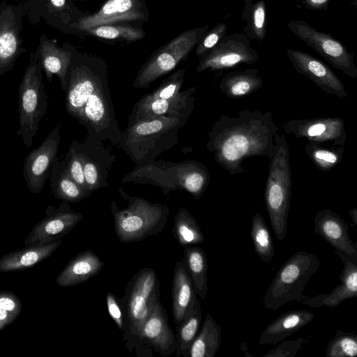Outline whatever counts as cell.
<instances>
[{
  "label": "cell",
  "instance_id": "cell-17",
  "mask_svg": "<svg viewBox=\"0 0 357 357\" xmlns=\"http://www.w3.org/2000/svg\"><path fill=\"white\" fill-rule=\"evenodd\" d=\"M82 155L84 175L86 188L93 191L109 185L107 178L109 171L116 160L103 146L102 140L88 135L83 142H77Z\"/></svg>",
  "mask_w": 357,
  "mask_h": 357
},
{
  "label": "cell",
  "instance_id": "cell-4",
  "mask_svg": "<svg viewBox=\"0 0 357 357\" xmlns=\"http://www.w3.org/2000/svg\"><path fill=\"white\" fill-rule=\"evenodd\" d=\"M128 205L119 209L112 201L110 209L114 218V231L122 243L142 241L148 236L160 234L165 227L169 207L164 204L151 203L139 197H130L119 188Z\"/></svg>",
  "mask_w": 357,
  "mask_h": 357
},
{
  "label": "cell",
  "instance_id": "cell-15",
  "mask_svg": "<svg viewBox=\"0 0 357 357\" xmlns=\"http://www.w3.org/2000/svg\"><path fill=\"white\" fill-rule=\"evenodd\" d=\"M176 344V336L159 298L142 326L136 354L142 355L143 351L146 352L148 349L152 348L155 352L167 357L175 354Z\"/></svg>",
  "mask_w": 357,
  "mask_h": 357
},
{
  "label": "cell",
  "instance_id": "cell-40",
  "mask_svg": "<svg viewBox=\"0 0 357 357\" xmlns=\"http://www.w3.org/2000/svg\"><path fill=\"white\" fill-rule=\"evenodd\" d=\"M357 355V337L354 333L338 330L328 342L326 357H354Z\"/></svg>",
  "mask_w": 357,
  "mask_h": 357
},
{
  "label": "cell",
  "instance_id": "cell-36",
  "mask_svg": "<svg viewBox=\"0 0 357 357\" xmlns=\"http://www.w3.org/2000/svg\"><path fill=\"white\" fill-rule=\"evenodd\" d=\"M250 234L255 252L263 261L269 263L274 257L275 248L269 229L259 213L252 218Z\"/></svg>",
  "mask_w": 357,
  "mask_h": 357
},
{
  "label": "cell",
  "instance_id": "cell-27",
  "mask_svg": "<svg viewBox=\"0 0 357 357\" xmlns=\"http://www.w3.org/2000/svg\"><path fill=\"white\" fill-rule=\"evenodd\" d=\"M56 240L43 245L27 246L15 250L0 258V272L19 271L27 269L48 258L61 244Z\"/></svg>",
  "mask_w": 357,
  "mask_h": 357
},
{
  "label": "cell",
  "instance_id": "cell-3",
  "mask_svg": "<svg viewBox=\"0 0 357 357\" xmlns=\"http://www.w3.org/2000/svg\"><path fill=\"white\" fill-rule=\"evenodd\" d=\"M160 298V282L154 269L139 270L128 282L119 299L123 319V339L129 352L139 343L142 326Z\"/></svg>",
  "mask_w": 357,
  "mask_h": 357
},
{
  "label": "cell",
  "instance_id": "cell-38",
  "mask_svg": "<svg viewBox=\"0 0 357 357\" xmlns=\"http://www.w3.org/2000/svg\"><path fill=\"white\" fill-rule=\"evenodd\" d=\"M245 21L247 24L243 31L248 38L250 40L263 41L267 26V8L264 0L252 2Z\"/></svg>",
  "mask_w": 357,
  "mask_h": 357
},
{
  "label": "cell",
  "instance_id": "cell-13",
  "mask_svg": "<svg viewBox=\"0 0 357 357\" xmlns=\"http://www.w3.org/2000/svg\"><path fill=\"white\" fill-rule=\"evenodd\" d=\"M83 219V215L73 211L69 202L62 201L57 208L48 205L44 218L32 229L24 245H43L56 241L68 234Z\"/></svg>",
  "mask_w": 357,
  "mask_h": 357
},
{
  "label": "cell",
  "instance_id": "cell-30",
  "mask_svg": "<svg viewBox=\"0 0 357 357\" xmlns=\"http://www.w3.org/2000/svg\"><path fill=\"white\" fill-rule=\"evenodd\" d=\"M50 178L52 192L58 199L76 203L91 195L69 176L63 161L61 162L56 157L52 165Z\"/></svg>",
  "mask_w": 357,
  "mask_h": 357
},
{
  "label": "cell",
  "instance_id": "cell-43",
  "mask_svg": "<svg viewBox=\"0 0 357 357\" xmlns=\"http://www.w3.org/2000/svg\"><path fill=\"white\" fill-rule=\"evenodd\" d=\"M185 74V70L183 69L174 72L165 79L157 89L144 96L148 98L166 100L177 96L181 92Z\"/></svg>",
  "mask_w": 357,
  "mask_h": 357
},
{
  "label": "cell",
  "instance_id": "cell-33",
  "mask_svg": "<svg viewBox=\"0 0 357 357\" xmlns=\"http://www.w3.org/2000/svg\"><path fill=\"white\" fill-rule=\"evenodd\" d=\"M31 10L36 11L49 24L63 29L76 20L68 0H30Z\"/></svg>",
  "mask_w": 357,
  "mask_h": 357
},
{
  "label": "cell",
  "instance_id": "cell-21",
  "mask_svg": "<svg viewBox=\"0 0 357 357\" xmlns=\"http://www.w3.org/2000/svg\"><path fill=\"white\" fill-rule=\"evenodd\" d=\"M314 233L328 243L335 250L357 259V245L349 235V227L346 222L330 209L316 213Z\"/></svg>",
  "mask_w": 357,
  "mask_h": 357
},
{
  "label": "cell",
  "instance_id": "cell-7",
  "mask_svg": "<svg viewBox=\"0 0 357 357\" xmlns=\"http://www.w3.org/2000/svg\"><path fill=\"white\" fill-rule=\"evenodd\" d=\"M39 48L31 53L28 66L19 85L18 108L20 135L26 148H30L45 116L47 96L44 90Z\"/></svg>",
  "mask_w": 357,
  "mask_h": 357
},
{
  "label": "cell",
  "instance_id": "cell-19",
  "mask_svg": "<svg viewBox=\"0 0 357 357\" xmlns=\"http://www.w3.org/2000/svg\"><path fill=\"white\" fill-rule=\"evenodd\" d=\"M196 89V87H190L181 91L177 96L167 100L142 96L135 103L128 125L160 116H190L194 109Z\"/></svg>",
  "mask_w": 357,
  "mask_h": 357
},
{
  "label": "cell",
  "instance_id": "cell-1",
  "mask_svg": "<svg viewBox=\"0 0 357 357\" xmlns=\"http://www.w3.org/2000/svg\"><path fill=\"white\" fill-rule=\"evenodd\" d=\"M278 130L271 112L245 109L235 117L220 115L208 134L206 146L215 162L234 176L245 172L242 163L248 158H272Z\"/></svg>",
  "mask_w": 357,
  "mask_h": 357
},
{
  "label": "cell",
  "instance_id": "cell-48",
  "mask_svg": "<svg viewBox=\"0 0 357 357\" xmlns=\"http://www.w3.org/2000/svg\"><path fill=\"white\" fill-rule=\"evenodd\" d=\"M256 0H244V7L243 10V13L241 16L242 20L245 21L246 16L248 13V11L250 8V6Z\"/></svg>",
  "mask_w": 357,
  "mask_h": 357
},
{
  "label": "cell",
  "instance_id": "cell-47",
  "mask_svg": "<svg viewBox=\"0 0 357 357\" xmlns=\"http://www.w3.org/2000/svg\"><path fill=\"white\" fill-rule=\"evenodd\" d=\"M307 9L312 10H326L330 0H296Z\"/></svg>",
  "mask_w": 357,
  "mask_h": 357
},
{
  "label": "cell",
  "instance_id": "cell-6",
  "mask_svg": "<svg viewBox=\"0 0 357 357\" xmlns=\"http://www.w3.org/2000/svg\"><path fill=\"white\" fill-rule=\"evenodd\" d=\"M319 266L318 257L312 253L294 254L280 267L263 297L265 307L276 311L289 302L304 300V289Z\"/></svg>",
  "mask_w": 357,
  "mask_h": 357
},
{
  "label": "cell",
  "instance_id": "cell-26",
  "mask_svg": "<svg viewBox=\"0 0 357 357\" xmlns=\"http://www.w3.org/2000/svg\"><path fill=\"white\" fill-rule=\"evenodd\" d=\"M313 319L314 314L309 310H294L284 312L265 328L259 343L275 344L310 324Z\"/></svg>",
  "mask_w": 357,
  "mask_h": 357
},
{
  "label": "cell",
  "instance_id": "cell-12",
  "mask_svg": "<svg viewBox=\"0 0 357 357\" xmlns=\"http://www.w3.org/2000/svg\"><path fill=\"white\" fill-rule=\"evenodd\" d=\"M25 6L9 4L3 0L0 4V76L11 70L17 59L26 49L20 37Z\"/></svg>",
  "mask_w": 357,
  "mask_h": 357
},
{
  "label": "cell",
  "instance_id": "cell-9",
  "mask_svg": "<svg viewBox=\"0 0 357 357\" xmlns=\"http://www.w3.org/2000/svg\"><path fill=\"white\" fill-rule=\"evenodd\" d=\"M106 76L107 70L102 61L73 52L66 91L68 114L79 120L86 100Z\"/></svg>",
  "mask_w": 357,
  "mask_h": 357
},
{
  "label": "cell",
  "instance_id": "cell-20",
  "mask_svg": "<svg viewBox=\"0 0 357 357\" xmlns=\"http://www.w3.org/2000/svg\"><path fill=\"white\" fill-rule=\"evenodd\" d=\"M286 53L295 70L321 90L340 98L349 97L342 81L324 63L298 50L287 49Z\"/></svg>",
  "mask_w": 357,
  "mask_h": 357
},
{
  "label": "cell",
  "instance_id": "cell-32",
  "mask_svg": "<svg viewBox=\"0 0 357 357\" xmlns=\"http://www.w3.org/2000/svg\"><path fill=\"white\" fill-rule=\"evenodd\" d=\"M183 260L194 284L197 295L204 300L208 292V263L204 250L194 245L185 247Z\"/></svg>",
  "mask_w": 357,
  "mask_h": 357
},
{
  "label": "cell",
  "instance_id": "cell-49",
  "mask_svg": "<svg viewBox=\"0 0 357 357\" xmlns=\"http://www.w3.org/2000/svg\"><path fill=\"white\" fill-rule=\"evenodd\" d=\"M349 215L351 216L354 225H357V208L351 209L349 212Z\"/></svg>",
  "mask_w": 357,
  "mask_h": 357
},
{
  "label": "cell",
  "instance_id": "cell-46",
  "mask_svg": "<svg viewBox=\"0 0 357 357\" xmlns=\"http://www.w3.org/2000/svg\"><path fill=\"white\" fill-rule=\"evenodd\" d=\"M106 303L109 316L122 333L123 331V319L119 299L112 292H107Z\"/></svg>",
  "mask_w": 357,
  "mask_h": 357
},
{
  "label": "cell",
  "instance_id": "cell-37",
  "mask_svg": "<svg viewBox=\"0 0 357 357\" xmlns=\"http://www.w3.org/2000/svg\"><path fill=\"white\" fill-rule=\"evenodd\" d=\"M307 155L319 169L328 172L339 165L343 158L344 149L325 148L320 143L308 141L305 146Z\"/></svg>",
  "mask_w": 357,
  "mask_h": 357
},
{
  "label": "cell",
  "instance_id": "cell-45",
  "mask_svg": "<svg viewBox=\"0 0 357 357\" xmlns=\"http://www.w3.org/2000/svg\"><path fill=\"white\" fill-rule=\"evenodd\" d=\"M281 342L278 346L264 354L263 357H295L305 340L303 337H299L294 340Z\"/></svg>",
  "mask_w": 357,
  "mask_h": 357
},
{
  "label": "cell",
  "instance_id": "cell-10",
  "mask_svg": "<svg viewBox=\"0 0 357 357\" xmlns=\"http://www.w3.org/2000/svg\"><path fill=\"white\" fill-rule=\"evenodd\" d=\"M287 27L294 36L319 54L333 67L352 79L357 77L354 56L340 40L302 20L290 21L287 23Z\"/></svg>",
  "mask_w": 357,
  "mask_h": 357
},
{
  "label": "cell",
  "instance_id": "cell-2",
  "mask_svg": "<svg viewBox=\"0 0 357 357\" xmlns=\"http://www.w3.org/2000/svg\"><path fill=\"white\" fill-rule=\"evenodd\" d=\"M188 118L160 116L136 121L122 132L118 146L137 167L151 164L178 142V132Z\"/></svg>",
  "mask_w": 357,
  "mask_h": 357
},
{
  "label": "cell",
  "instance_id": "cell-44",
  "mask_svg": "<svg viewBox=\"0 0 357 357\" xmlns=\"http://www.w3.org/2000/svg\"><path fill=\"white\" fill-rule=\"evenodd\" d=\"M227 26L224 22L218 23L211 30L206 32L197 43L195 53L197 56L213 48L226 35Z\"/></svg>",
  "mask_w": 357,
  "mask_h": 357
},
{
  "label": "cell",
  "instance_id": "cell-42",
  "mask_svg": "<svg viewBox=\"0 0 357 357\" xmlns=\"http://www.w3.org/2000/svg\"><path fill=\"white\" fill-rule=\"evenodd\" d=\"M63 163L69 176L82 188L88 190L84 179L82 158L76 140L72 142Z\"/></svg>",
  "mask_w": 357,
  "mask_h": 357
},
{
  "label": "cell",
  "instance_id": "cell-29",
  "mask_svg": "<svg viewBox=\"0 0 357 357\" xmlns=\"http://www.w3.org/2000/svg\"><path fill=\"white\" fill-rule=\"evenodd\" d=\"M264 81L256 68L232 71L225 75L220 83V89L227 97L243 98L259 90Z\"/></svg>",
  "mask_w": 357,
  "mask_h": 357
},
{
  "label": "cell",
  "instance_id": "cell-18",
  "mask_svg": "<svg viewBox=\"0 0 357 357\" xmlns=\"http://www.w3.org/2000/svg\"><path fill=\"white\" fill-rule=\"evenodd\" d=\"M147 18L146 6L142 0H107L93 15L80 17L70 28L84 31L103 24H114L122 22L144 20Z\"/></svg>",
  "mask_w": 357,
  "mask_h": 357
},
{
  "label": "cell",
  "instance_id": "cell-50",
  "mask_svg": "<svg viewBox=\"0 0 357 357\" xmlns=\"http://www.w3.org/2000/svg\"><path fill=\"white\" fill-rule=\"evenodd\" d=\"M351 5L356 8V6H357V0H351Z\"/></svg>",
  "mask_w": 357,
  "mask_h": 357
},
{
  "label": "cell",
  "instance_id": "cell-24",
  "mask_svg": "<svg viewBox=\"0 0 357 357\" xmlns=\"http://www.w3.org/2000/svg\"><path fill=\"white\" fill-rule=\"evenodd\" d=\"M197 293L183 260L176 262L172 286V303L176 325L188 317L194 309Z\"/></svg>",
  "mask_w": 357,
  "mask_h": 357
},
{
  "label": "cell",
  "instance_id": "cell-5",
  "mask_svg": "<svg viewBox=\"0 0 357 357\" xmlns=\"http://www.w3.org/2000/svg\"><path fill=\"white\" fill-rule=\"evenodd\" d=\"M275 152L268 164L264 197L271 225L278 240L287 233V219L291 196L289 149L284 135L276 134Z\"/></svg>",
  "mask_w": 357,
  "mask_h": 357
},
{
  "label": "cell",
  "instance_id": "cell-35",
  "mask_svg": "<svg viewBox=\"0 0 357 357\" xmlns=\"http://www.w3.org/2000/svg\"><path fill=\"white\" fill-rule=\"evenodd\" d=\"M173 235L183 248L204 241V236L196 219L183 207L174 216Z\"/></svg>",
  "mask_w": 357,
  "mask_h": 357
},
{
  "label": "cell",
  "instance_id": "cell-41",
  "mask_svg": "<svg viewBox=\"0 0 357 357\" xmlns=\"http://www.w3.org/2000/svg\"><path fill=\"white\" fill-rule=\"evenodd\" d=\"M22 303L13 292L0 290V331L11 324L20 314Z\"/></svg>",
  "mask_w": 357,
  "mask_h": 357
},
{
  "label": "cell",
  "instance_id": "cell-28",
  "mask_svg": "<svg viewBox=\"0 0 357 357\" xmlns=\"http://www.w3.org/2000/svg\"><path fill=\"white\" fill-rule=\"evenodd\" d=\"M178 189L189 192L199 199L210 182L208 168L196 160H186L174 163Z\"/></svg>",
  "mask_w": 357,
  "mask_h": 357
},
{
  "label": "cell",
  "instance_id": "cell-39",
  "mask_svg": "<svg viewBox=\"0 0 357 357\" xmlns=\"http://www.w3.org/2000/svg\"><path fill=\"white\" fill-rule=\"evenodd\" d=\"M93 36L106 39L125 41H137L145 36L144 30L138 28L114 24H103L84 31Z\"/></svg>",
  "mask_w": 357,
  "mask_h": 357
},
{
  "label": "cell",
  "instance_id": "cell-8",
  "mask_svg": "<svg viewBox=\"0 0 357 357\" xmlns=\"http://www.w3.org/2000/svg\"><path fill=\"white\" fill-rule=\"evenodd\" d=\"M208 28L205 26L187 30L155 51L138 71L133 87L147 89L159 77L174 69L188 56Z\"/></svg>",
  "mask_w": 357,
  "mask_h": 357
},
{
  "label": "cell",
  "instance_id": "cell-14",
  "mask_svg": "<svg viewBox=\"0 0 357 357\" xmlns=\"http://www.w3.org/2000/svg\"><path fill=\"white\" fill-rule=\"evenodd\" d=\"M60 129L61 125L58 124L40 145L32 150L24 159L23 175L29 190L33 194L43 190L50 176L52 165L59 149Z\"/></svg>",
  "mask_w": 357,
  "mask_h": 357
},
{
  "label": "cell",
  "instance_id": "cell-31",
  "mask_svg": "<svg viewBox=\"0 0 357 357\" xmlns=\"http://www.w3.org/2000/svg\"><path fill=\"white\" fill-rule=\"evenodd\" d=\"M221 331L219 324L208 313L200 331L190 346L188 356L213 357L220 345Z\"/></svg>",
  "mask_w": 357,
  "mask_h": 357
},
{
  "label": "cell",
  "instance_id": "cell-23",
  "mask_svg": "<svg viewBox=\"0 0 357 357\" xmlns=\"http://www.w3.org/2000/svg\"><path fill=\"white\" fill-rule=\"evenodd\" d=\"M40 60L48 82H52L53 76L58 77L62 90L66 92L68 86V71L71 63L73 50L61 48L42 34L39 43Z\"/></svg>",
  "mask_w": 357,
  "mask_h": 357
},
{
  "label": "cell",
  "instance_id": "cell-34",
  "mask_svg": "<svg viewBox=\"0 0 357 357\" xmlns=\"http://www.w3.org/2000/svg\"><path fill=\"white\" fill-rule=\"evenodd\" d=\"M201 320V305L197 298L193 311L176 325L175 355L177 357H188L190 346L199 331Z\"/></svg>",
  "mask_w": 357,
  "mask_h": 357
},
{
  "label": "cell",
  "instance_id": "cell-25",
  "mask_svg": "<svg viewBox=\"0 0 357 357\" xmlns=\"http://www.w3.org/2000/svg\"><path fill=\"white\" fill-rule=\"evenodd\" d=\"M104 265V262L91 250L81 252L59 273L56 283L61 287L77 285L98 274Z\"/></svg>",
  "mask_w": 357,
  "mask_h": 357
},
{
  "label": "cell",
  "instance_id": "cell-22",
  "mask_svg": "<svg viewBox=\"0 0 357 357\" xmlns=\"http://www.w3.org/2000/svg\"><path fill=\"white\" fill-rule=\"evenodd\" d=\"M342 260L344 266L340 275L341 283L328 294L306 297L301 303L311 307L322 306L335 307L342 301L357 296V259L337 250L334 251Z\"/></svg>",
  "mask_w": 357,
  "mask_h": 357
},
{
  "label": "cell",
  "instance_id": "cell-11",
  "mask_svg": "<svg viewBox=\"0 0 357 357\" xmlns=\"http://www.w3.org/2000/svg\"><path fill=\"white\" fill-rule=\"evenodd\" d=\"M259 57L258 52L243 33H233L225 35L213 48L201 56L196 71H218L239 64L252 65Z\"/></svg>",
  "mask_w": 357,
  "mask_h": 357
},
{
  "label": "cell",
  "instance_id": "cell-16",
  "mask_svg": "<svg viewBox=\"0 0 357 357\" xmlns=\"http://www.w3.org/2000/svg\"><path fill=\"white\" fill-rule=\"evenodd\" d=\"M284 132L296 138L318 143L329 142L333 147L344 146L347 136L344 122L339 117H317L289 120L282 126Z\"/></svg>",
  "mask_w": 357,
  "mask_h": 357
}]
</instances>
